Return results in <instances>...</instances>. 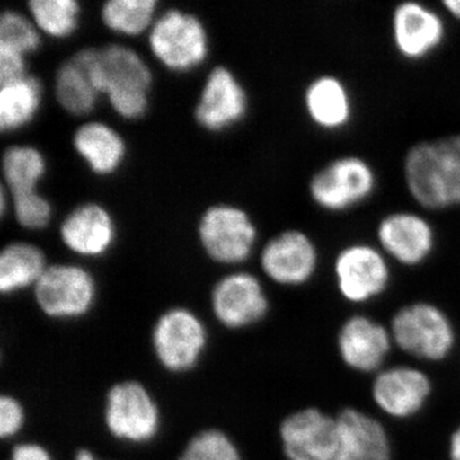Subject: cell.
<instances>
[{"instance_id":"1","label":"cell","mask_w":460,"mask_h":460,"mask_svg":"<svg viewBox=\"0 0 460 460\" xmlns=\"http://www.w3.org/2000/svg\"><path fill=\"white\" fill-rule=\"evenodd\" d=\"M72 58L119 117L136 120L146 114L153 74L137 51L111 44L100 49L84 48Z\"/></svg>"},{"instance_id":"2","label":"cell","mask_w":460,"mask_h":460,"mask_svg":"<svg viewBox=\"0 0 460 460\" xmlns=\"http://www.w3.org/2000/svg\"><path fill=\"white\" fill-rule=\"evenodd\" d=\"M402 178L423 210L460 208V132L411 145L402 159Z\"/></svg>"},{"instance_id":"3","label":"cell","mask_w":460,"mask_h":460,"mask_svg":"<svg viewBox=\"0 0 460 460\" xmlns=\"http://www.w3.org/2000/svg\"><path fill=\"white\" fill-rule=\"evenodd\" d=\"M387 325L396 349L413 362L443 363L456 350L458 339L456 323L434 302L413 301L402 305Z\"/></svg>"},{"instance_id":"4","label":"cell","mask_w":460,"mask_h":460,"mask_svg":"<svg viewBox=\"0 0 460 460\" xmlns=\"http://www.w3.org/2000/svg\"><path fill=\"white\" fill-rule=\"evenodd\" d=\"M377 183L374 165L350 154L334 157L317 169L308 181V196L325 213H347L367 202Z\"/></svg>"},{"instance_id":"5","label":"cell","mask_w":460,"mask_h":460,"mask_svg":"<svg viewBox=\"0 0 460 460\" xmlns=\"http://www.w3.org/2000/svg\"><path fill=\"white\" fill-rule=\"evenodd\" d=\"M332 277L345 304L366 305L386 295L392 287V261L377 244L353 242L338 251Z\"/></svg>"},{"instance_id":"6","label":"cell","mask_w":460,"mask_h":460,"mask_svg":"<svg viewBox=\"0 0 460 460\" xmlns=\"http://www.w3.org/2000/svg\"><path fill=\"white\" fill-rule=\"evenodd\" d=\"M153 56L172 72L198 68L208 56V36L202 21L190 12L169 9L148 31Z\"/></svg>"},{"instance_id":"7","label":"cell","mask_w":460,"mask_h":460,"mask_svg":"<svg viewBox=\"0 0 460 460\" xmlns=\"http://www.w3.org/2000/svg\"><path fill=\"white\" fill-rule=\"evenodd\" d=\"M434 394V381L417 363L387 365L372 376L370 398L387 420H411L428 407Z\"/></svg>"},{"instance_id":"8","label":"cell","mask_w":460,"mask_h":460,"mask_svg":"<svg viewBox=\"0 0 460 460\" xmlns=\"http://www.w3.org/2000/svg\"><path fill=\"white\" fill-rule=\"evenodd\" d=\"M198 230L206 255L223 265L247 261L259 237L256 224L247 211L226 204L206 208Z\"/></svg>"},{"instance_id":"9","label":"cell","mask_w":460,"mask_h":460,"mask_svg":"<svg viewBox=\"0 0 460 460\" xmlns=\"http://www.w3.org/2000/svg\"><path fill=\"white\" fill-rule=\"evenodd\" d=\"M394 348L389 325L366 314L348 316L335 337L339 361L348 370L363 376L372 377L386 367Z\"/></svg>"},{"instance_id":"10","label":"cell","mask_w":460,"mask_h":460,"mask_svg":"<svg viewBox=\"0 0 460 460\" xmlns=\"http://www.w3.org/2000/svg\"><path fill=\"white\" fill-rule=\"evenodd\" d=\"M279 438L287 460H338V417L323 408L305 407L288 414Z\"/></svg>"},{"instance_id":"11","label":"cell","mask_w":460,"mask_h":460,"mask_svg":"<svg viewBox=\"0 0 460 460\" xmlns=\"http://www.w3.org/2000/svg\"><path fill=\"white\" fill-rule=\"evenodd\" d=\"M320 250L308 233L286 229L263 246L260 265L263 274L278 286L304 287L316 277L320 268Z\"/></svg>"},{"instance_id":"12","label":"cell","mask_w":460,"mask_h":460,"mask_svg":"<svg viewBox=\"0 0 460 460\" xmlns=\"http://www.w3.org/2000/svg\"><path fill=\"white\" fill-rule=\"evenodd\" d=\"M105 423L109 432L119 440L132 444L147 443L159 431V408L142 384L123 381L109 390Z\"/></svg>"},{"instance_id":"13","label":"cell","mask_w":460,"mask_h":460,"mask_svg":"<svg viewBox=\"0 0 460 460\" xmlns=\"http://www.w3.org/2000/svg\"><path fill=\"white\" fill-rule=\"evenodd\" d=\"M96 284L93 275L78 265L48 266L35 286V299L45 314L54 319H75L93 307Z\"/></svg>"},{"instance_id":"14","label":"cell","mask_w":460,"mask_h":460,"mask_svg":"<svg viewBox=\"0 0 460 460\" xmlns=\"http://www.w3.org/2000/svg\"><path fill=\"white\" fill-rule=\"evenodd\" d=\"M376 241L392 263L419 268L434 255L436 232L422 214L398 210L381 217L376 226Z\"/></svg>"},{"instance_id":"15","label":"cell","mask_w":460,"mask_h":460,"mask_svg":"<svg viewBox=\"0 0 460 460\" xmlns=\"http://www.w3.org/2000/svg\"><path fill=\"white\" fill-rule=\"evenodd\" d=\"M208 341L202 321L186 308H172L156 321L153 332L154 350L163 367L184 372L195 367Z\"/></svg>"},{"instance_id":"16","label":"cell","mask_w":460,"mask_h":460,"mask_svg":"<svg viewBox=\"0 0 460 460\" xmlns=\"http://www.w3.org/2000/svg\"><path fill=\"white\" fill-rule=\"evenodd\" d=\"M392 40L399 56L411 62L428 59L447 38V23L436 9L408 0L392 13Z\"/></svg>"},{"instance_id":"17","label":"cell","mask_w":460,"mask_h":460,"mask_svg":"<svg viewBox=\"0 0 460 460\" xmlns=\"http://www.w3.org/2000/svg\"><path fill=\"white\" fill-rule=\"evenodd\" d=\"M248 95L237 75L217 66L206 78L195 108L196 122L206 131L222 132L244 119Z\"/></svg>"},{"instance_id":"18","label":"cell","mask_w":460,"mask_h":460,"mask_svg":"<svg viewBox=\"0 0 460 460\" xmlns=\"http://www.w3.org/2000/svg\"><path fill=\"white\" fill-rule=\"evenodd\" d=\"M217 319L230 329L255 325L269 313L268 295L259 278L250 272H234L217 281L211 295Z\"/></svg>"},{"instance_id":"19","label":"cell","mask_w":460,"mask_h":460,"mask_svg":"<svg viewBox=\"0 0 460 460\" xmlns=\"http://www.w3.org/2000/svg\"><path fill=\"white\" fill-rule=\"evenodd\" d=\"M339 423L338 460H393L394 449L383 420L357 407L337 413Z\"/></svg>"},{"instance_id":"20","label":"cell","mask_w":460,"mask_h":460,"mask_svg":"<svg viewBox=\"0 0 460 460\" xmlns=\"http://www.w3.org/2000/svg\"><path fill=\"white\" fill-rule=\"evenodd\" d=\"M60 239L75 255L99 257L113 246L117 230L104 206L87 202L75 208L60 224Z\"/></svg>"},{"instance_id":"21","label":"cell","mask_w":460,"mask_h":460,"mask_svg":"<svg viewBox=\"0 0 460 460\" xmlns=\"http://www.w3.org/2000/svg\"><path fill=\"white\" fill-rule=\"evenodd\" d=\"M304 107L308 119L323 131H341L353 119L352 93L335 75H320L310 81L304 93Z\"/></svg>"},{"instance_id":"22","label":"cell","mask_w":460,"mask_h":460,"mask_svg":"<svg viewBox=\"0 0 460 460\" xmlns=\"http://www.w3.org/2000/svg\"><path fill=\"white\" fill-rule=\"evenodd\" d=\"M75 151L98 175H111L122 166L127 145L113 127L104 122H87L78 127L72 138Z\"/></svg>"},{"instance_id":"23","label":"cell","mask_w":460,"mask_h":460,"mask_svg":"<svg viewBox=\"0 0 460 460\" xmlns=\"http://www.w3.org/2000/svg\"><path fill=\"white\" fill-rule=\"evenodd\" d=\"M47 268L41 248L27 242H12L0 253V290L3 295H13L35 287Z\"/></svg>"},{"instance_id":"24","label":"cell","mask_w":460,"mask_h":460,"mask_svg":"<svg viewBox=\"0 0 460 460\" xmlns=\"http://www.w3.org/2000/svg\"><path fill=\"white\" fill-rule=\"evenodd\" d=\"M0 86V129L14 132L31 123L41 107L40 80L26 75Z\"/></svg>"},{"instance_id":"25","label":"cell","mask_w":460,"mask_h":460,"mask_svg":"<svg viewBox=\"0 0 460 460\" xmlns=\"http://www.w3.org/2000/svg\"><path fill=\"white\" fill-rule=\"evenodd\" d=\"M54 93L63 111L75 117H84L93 111L100 95L89 75L74 58L58 68Z\"/></svg>"},{"instance_id":"26","label":"cell","mask_w":460,"mask_h":460,"mask_svg":"<svg viewBox=\"0 0 460 460\" xmlns=\"http://www.w3.org/2000/svg\"><path fill=\"white\" fill-rule=\"evenodd\" d=\"M2 172L9 195L32 192L47 172V160L36 147L13 145L3 154Z\"/></svg>"},{"instance_id":"27","label":"cell","mask_w":460,"mask_h":460,"mask_svg":"<svg viewBox=\"0 0 460 460\" xmlns=\"http://www.w3.org/2000/svg\"><path fill=\"white\" fill-rule=\"evenodd\" d=\"M157 4L156 0H109L102 7V20L120 35H141L155 22Z\"/></svg>"},{"instance_id":"28","label":"cell","mask_w":460,"mask_h":460,"mask_svg":"<svg viewBox=\"0 0 460 460\" xmlns=\"http://www.w3.org/2000/svg\"><path fill=\"white\" fill-rule=\"evenodd\" d=\"M27 7L39 31L51 38H68L78 29L81 5L75 0H30Z\"/></svg>"},{"instance_id":"29","label":"cell","mask_w":460,"mask_h":460,"mask_svg":"<svg viewBox=\"0 0 460 460\" xmlns=\"http://www.w3.org/2000/svg\"><path fill=\"white\" fill-rule=\"evenodd\" d=\"M41 36L33 21L17 11L3 12L0 17V45L29 56L40 48Z\"/></svg>"},{"instance_id":"30","label":"cell","mask_w":460,"mask_h":460,"mask_svg":"<svg viewBox=\"0 0 460 460\" xmlns=\"http://www.w3.org/2000/svg\"><path fill=\"white\" fill-rule=\"evenodd\" d=\"M178 460H242V456L224 432L208 429L190 438Z\"/></svg>"},{"instance_id":"31","label":"cell","mask_w":460,"mask_h":460,"mask_svg":"<svg viewBox=\"0 0 460 460\" xmlns=\"http://www.w3.org/2000/svg\"><path fill=\"white\" fill-rule=\"evenodd\" d=\"M9 199L18 226L27 230H41L49 226L53 208L39 190L12 195Z\"/></svg>"},{"instance_id":"32","label":"cell","mask_w":460,"mask_h":460,"mask_svg":"<svg viewBox=\"0 0 460 460\" xmlns=\"http://www.w3.org/2000/svg\"><path fill=\"white\" fill-rule=\"evenodd\" d=\"M25 411L21 402L13 396L0 398V435L3 438H13L22 429Z\"/></svg>"},{"instance_id":"33","label":"cell","mask_w":460,"mask_h":460,"mask_svg":"<svg viewBox=\"0 0 460 460\" xmlns=\"http://www.w3.org/2000/svg\"><path fill=\"white\" fill-rule=\"evenodd\" d=\"M26 57L0 45V84L27 75Z\"/></svg>"},{"instance_id":"34","label":"cell","mask_w":460,"mask_h":460,"mask_svg":"<svg viewBox=\"0 0 460 460\" xmlns=\"http://www.w3.org/2000/svg\"><path fill=\"white\" fill-rule=\"evenodd\" d=\"M9 460H53L45 447L38 444H20L14 447Z\"/></svg>"},{"instance_id":"35","label":"cell","mask_w":460,"mask_h":460,"mask_svg":"<svg viewBox=\"0 0 460 460\" xmlns=\"http://www.w3.org/2000/svg\"><path fill=\"white\" fill-rule=\"evenodd\" d=\"M447 460H460V422L450 432L447 445Z\"/></svg>"},{"instance_id":"36","label":"cell","mask_w":460,"mask_h":460,"mask_svg":"<svg viewBox=\"0 0 460 460\" xmlns=\"http://www.w3.org/2000/svg\"><path fill=\"white\" fill-rule=\"evenodd\" d=\"M441 5L454 20L460 22V0H444Z\"/></svg>"},{"instance_id":"37","label":"cell","mask_w":460,"mask_h":460,"mask_svg":"<svg viewBox=\"0 0 460 460\" xmlns=\"http://www.w3.org/2000/svg\"><path fill=\"white\" fill-rule=\"evenodd\" d=\"M75 460H96L95 456L87 449L78 450L75 454Z\"/></svg>"}]
</instances>
